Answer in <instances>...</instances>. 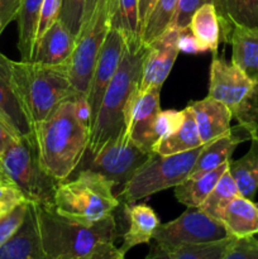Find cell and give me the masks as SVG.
<instances>
[{
    "instance_id": "obj_1",
    "label": "cell",
    "mask_w": 258,
    "mask_h": 259,
    "mask_svg": "<svg viewBox=\"0 0 258 259\" xmlns=\"http://www.w3.org/2000/svg\"><path fill=\"white\" fill-rule=\"evenodd\" d=\"M91 128L77 118L73 100L61 103L34 125L42 166L57 182L66 181L88 152Z\"/></svg>"
},
{
    "instance_id": "obj_2",
    "label": "cell",
    "mask_w": 258,
    "mask_h": 259,
    "mask_svg": "<svg viewBox=\"0 0 258 259\" xmlns=\"http://www.w3.org/2000/svg\"><path fill=\"white\" fill-rule=\"evenodd\" d=\"M46 259H81L101 244H114L119 237L114 215L83 225L57 214L55 207L34 204Z\"/></svg>"
},
{
    "instance_id": "obj_3",
    "label": "cell",
    "mask_w": 258,
    "mask_h": 259,
    "mask_svg": "<svg viewBox=\"0 0 258 259\" xmlns=\"http://www.w3.org/2000/svg\"><path fill=\"white\" fill-rule=\"evenodd\" d=\"M147 51L148 46L142 43V40H125L120 65L106 88L91 128L88 148L90 156L98 153L106 143L113 141L125 129L124 108L129 96L141 83Z\"/></svg>"
},
{
    "instance_id": "obj_4",
    "label": "cell",
    "mask_w": 258,
    "mask_h": 259,
    "mask_svg": "<svg viewBox=\"0 0 258 259\" xmlns=\"http://www.w3.org/2000/svg\"><path fill=\"white\" fill-rule=\"evenodd\" d=\"M12 70L15 90L33 126L45 120L61 103L80 96L71 83L68 63L12 61Z\"/></svg>"
},
{
    "instance_id": "obj_5",
    "label": "cell",
    "mask_w": 258,
    "mask_h": 259,
    "mask_svg": "<svg viewBox=\"0 0 258 259\" xmlns=\"http://www.w3.org/2000/svg\"><path fill=\"white\" fill-rule=\"evenodd\" d=\"M114 185L106 177L85 168L71 181L57 185L55 210L61 217L83 225H93L108 218L119 206Z\"/></svg>"
},
{
    "instance_id": "obj_6",
    "label": "cell",
    "mask_w": 258,
    "mask_h": 259,
    "mask_svg": "<svg viewBox=\"0 0 258 259\" xmlns=\"http://www.w3.org/2000/svg\"><path fill=\"white\" fill-rule=\"evenodd\" d=\"M0 171L33 204L55 207L56 181L42 166L35 139L17 138L0 156Z\"/></svg>"
},
{
    "instance_id": "obj_7",
    "label": "cell",
    "mask_w": 258,
    "mask_h": 259,
    "mask_svg": "<svg viewBox=\"0 0 258 259\" xmlns=\"http://www.w3.org/2000/svg\"><path fill=\"white\" fill-rule=\"evenodd\" d=\"M209 96L220 101L232 111L238 124L258 138V80L214 56L210 66Z\"/></svg>"
},
{
    "instance_id": "obj_8",
    "label": "cell",
    "mask_w": 258,
    "mask_h": 259,
    "mask_svg": "<svg viewBox=\"0 0 258 259\" xmlns=\"http://www.w3.org/2000/svg\"><path fill=\"white\" fill-rule=\"evenodd\" d=\"M202 148L204 146L171 156H161L153 152L124 185L120 194L116 196L119 202L133 205L138 200L169 187H176L191 175Z\"/></svg>"
},
{
    "instance_id": "obj_9",
    "label": "cell",
    "mask_w": 258,
    "mask_h": 259,
    "mask_svg": "<svg viewBox=\"0 0 258 259\" xmlns=\"http://www.w3.org/2000/svg\"><path fill=\"white\" fill-rule=\"evenodd\" d=\"M111 0H99L90 20L76 37L75 50L68 62L73 89L80 96H88L89 85L100 48L110 29Z\"/></svg>"
},
{
    "instance_id": "obj_10",
    "label": "cell",
    "mask_w": 258,
    "mask_h": 259,
    "mask_svg": "<svg viewBox=\"0 0 258 259\" xmlns=\"http://www.w3.org/2000/svg\"><path fill=\"white\" fill-rule=\"evenodd\" d=\"M228 237L230 234L222 222L205 214L199 207H187L177 219L159 225L153 242L169 250L179 245L217 242Z\"/></svg>"
},
{
    "instance_id": "obj_11",
    "label": "cell",
    "mask_w": 258,
    "mask_h": 259,
    "mask_svg": "<svg viewBox=\"0 0 258 259\" xmlns=\"http://www.w3.org/2000/svg\"><path fill=\"white\" fill-rule=\"evenodd\" d=\"M151 154L136 146L124 129L98 153L91 156L88 168L103 175L113 182L114 187L124 186Z\"/></svg>"
},
{
    "instance_id": "obj_12",
    "label": "cell",
    "mask_w": 258,
    "mask_h": 259,
    "mask_svg": "<svg viewBox=\"0 0 258 259\" xmlns=\"http://www.w3.org/2000/svg\"><path fill=\"white\" fill-rule=\"evenodd\" d=\"M161 89L151 86L141 91L139 86L132 93L124 108V125L131 141L148 153H153L156 143L154 121L161 111Z\"/></svg>"
},
{
    "instance_id": "obj_13",
    "label": "cell",
    "mask_w": 258,
    "mask_h": 259,
    "mask_svg": "<svg viewBox=\"0 0 258 259\" xmlns=\"http://www.w3.org/2000/svg\"><path fill=\"white\" fill-rule=\"evenodd\" d=\"M124 48H125V38L118 29L110 27L98 55L89 85L88 96H86L93 111V124L95 121L106 88L120 65Z\"/></svg>"
},
{
    "instance_id": "obj_14",
    "label": "cell",
    "mask_w": 258,
    "mask_h": 259,
    "mask_svg": "<svg viewBox=\"0 0 258 259\" xmlns=\"http://www.w3.org/2000/svg\"><path fill=\"white\" fill-rule=\"evenodd\" d=\"M181 30L179 28L168 27L158 38L149 43L143 61L139 90L144 91L151 86L162 88L181 51L179 46Z\"/></svg>"
},
{
    "instance_id": "obj_15",
    "label": "cell",
    "mask_w": 258,
    "mask_h": 259,
    "mask_svg": "<svg viewBox=\"0 0 258 259\" xmlns=\"http://www.w3.org/2000/svg\"><path fill=\"white\" fill-rule=\"evenodd\" d=\"M0 120L18 138L35 139L34 126L23 108L13 80L12 60L0 52Z\"/></svg>"
},
{
    "instance_id": "obj_16",
    "label": "cell",
    "mask_w": 258,
    "mask_h": 259,
    "mask_svg": "<svg viewBox=\"0 0 258 259\" xmlns=\"http://www.w3.org/2000/svg\"><path fill=\"white\" fill-rule=\"evenodd\" d=\"M0 259H46L33 202L28 204L19 229L0 247Z\"/></svg>"
},
{
    "instance_id": "obj_17",
    "label": "cell",
    "mask_w": 258,
    "mask_h": 259,
    "mask_svg": "<svg viewBox=\"0 0 258 259\" xmlns=\"http://www.w3.org/2000/svg\"><path fill=\"white\" fill-rule=\"evenodd\" d=\"M75 43V35L57 19L43 33L42 37L37 39L32 61L45 65H65L70 62Z\"/></svg>"
},
{
    "instance_id": "obj_18",
    "label": "cell",
    "mask_w": 258,
    "mask_h": 259,
    "mask_svg": "<svg viewBox=\"0 0 258 259\" xmlns=\"http://www.w3.org/2000/svg\"><path fill=\"white\" fill-rule=\"evenodd\" d=\"M194 113L197 131L202 144H206L230 131L233 114L227 105L206 96L199 101H192L189 105Z\"/></svg>"
},
{
    "instance_id": "obj_19",
    "label": "cell",
    "mask_w": 258,
    "mask_h": 259,
    "mask_svg": "<svg viewBox=\"0 0 258 259\" xmlns=\"http://www.w3.org/2000/svg\"><path fill=\"white\" fill-rule=\"evenodd\" d=\"M248 139H252V133L245 126L238 124L224 136L204 144V148L201 149L199 157H197L191 175L211 171V169L222 166L225 162H229L238 144L248 141Z\"/></svg>"
},
{
    "instance_id": "obj_20",
    "label": "cell",
    "mask_w": 258,
    "mask_h": 259,
    "mask_svg": "<svg viewBox=\"0 0 258 259\" xmlns=\"http://www.w3.org/2000/svg\"><path fill=\"white\" fill-rule=\"evenodd\" d=\"M128 219V229L123 234V244L120 250L128 253L134 247L141 244H149L153 240V235L161 225L159 218L149 205L133 204L124 205Z\"/></svg>"
},
{
    "instance_id": "obj_21",
    "label": "cell",
    "mask_w": 258,
    "mask_h": 259,
    "mask_svg": "<svg viewBox=\"0 0 258 259\" xmlns=\"http://www.w3.org/2000/svg\"><path fill=\"white\" fill-rule=\"evenodd\" d=\"M220 23V40L228 42L237 25L258 29V0H215Z\"/></svg>"
},
{
    "instance_id": "obj_22",
    "label": "cell",
    "mask_w": 258,
    "mask_h": 259,
    "mask_svg": "<svg viewBox=\"0 0 258 259\" xmlns=\"http://www.w3.org/2000/svg\"><path fill=\"white\" fill-rule=\"evenodd\" d=\"M228 43L232 45L230 63L258 80V29L237 25L230 32Z\"/></svg>"
},
{
    "instance_id": "obj_23",
    "label": "cell",
    "mask_w": 258,
    "mask_h": 259,
    "mask_svg": "<svg viewBox=\"0 0 258 259\" xmlns=\"http://www.w3.org/2000/svg\"><path fill=\"white\" fill-rule=\"evenodd\" d=\"M220 222L233 237H253L258 233V209L252 200L239 195L227 205Z\"/></svg>"
},
{
    "instance_id": "obj_24",
    "label": "cell",
    "mask_w": 258,
    "mask_h": 259,
    "mask_svg": "<svg viewBox=\"0 0 258 259\" xmlns=\"http://www.w3.org/2000/svg\"><path fill=\"white\" fill-rule=\"evenodd\" d=\"M228 168L229 162H225L211 171L191 175L185 181L174 187L175 197L180 204L186 207H200Z\"/></svg>"
},
{
    "instance_id": "obj_25",
    "label": "cell",
    "mask_w": 258,
    "mask_h": 259,
    "mask_svg": "<svg viewBox=\"0 0 258 259\" xmlns=\"http://www.w3.org/2000/svg\"><path fill=\"white\" fill-rule=\"evenodd\" d=\"M189 29L200 52H212L217 56L220 42V23L214 4H205L195 12Z\"/></svg>"
},
{
    "instance_id": "obj_26",
    "label": "cell",
    "mask_w": 258,
    "mask_h": 259,
    "mask_svg": "<svg viewBox=\"0 0 258 259\" xmlns=\"http://www.w3.org/2000/svg\"><path fill=\"white\" fill-rule=\"evenodd\" d=\"M184 111L185 118L181 125L174 133L156 142L153 147L154 153L161 154V156H171V154L182 153V152L191 151L197 147L204 146L200 139L194 113L189 106H186Z\"/></svg>"
},
{
    "instance_id": "obj_27",
    "label": "cell",
    "mask_w": 258,
    "mask_h": 259,
    "mask_svg": "<svg viewBox=\"0 0 258 259\" xmlns=\"http://www.w3.org/2000/svg\"><path fill=\"white\" fill-rule=\"evenodd\" d=\"M43 0H23L18 12V50L22 61H32Z\"/></svg>"
},
{
    "instance_id": "obj_28",
    "label": "cell",
    "mask_w": 258,
    "mask_h": 259,
    "mask_svg": "<svg viewBox=\"0 0 258 259\" xmlns=\"http://www.w3.org/2000/svg\"><path fill=\"white\" fill-rule=\"evenodd\" d=\"M247 153L237 161H229V172L242 196L253 200L258 191V138L250 139Z\"/></svg>"
},
{
    "instance_id": "obj_29",
    "label": "cell",
    "mask_w": 258,
    "mask_h": 259,
    "mask_svg": "<svg viewBox=\"0 0 258 259\" xmlns=\"http://www.w3.org/2000/svg\"><path fill=\"white\" fill-rule=\"evenodd\" d=\"M110 24L123 34L126 42L141 40L139 0H111Z\"/></svg>"
},
{
    "instance_id": "obj_30",
    "label": "cell",
    "mask_w": 258,
    "mask_h": 259,
    "mask_svg": "<svg viewBox=\"0 0 258 259\" xmlns=\"http://www.w3.org/2000/svg\"><path fill=\"white\" fill-rule=\"evenodd\" d=\"M179 0H156L142 28L141 40L148 46L171 25Z\"/></svg>"
},
{
    "instance_id": "obj_31",
    "label": "cell",
    "mask_w": 258,
    "mask_h": 259,
    "mask_svg": "<svg viewBox=\"0 0 258 259\" xmlns=\"http://www.w3.org/2000/svg\"><path fill=\"white\" fill-rule=\"evenodd\" d=\"M239 195V189H238L237 184H235L234 179H233L232 174L228 168L199 209L220 222V217H222L227 205Z\"/></svg>"
},
{
    "instance_id": "obj_32",
    "label": "cell",
    "mask_w": 258,
    "mask_h": 259,
    "mask_svg": "<svg viewBox=\"0 0 258 259\" xmlns=\"http://www.w3.org/2000/svg\"><path fill=\"white\" fill-rule=\"evenodd\" d=\"M237 238L230 235L217 242L184 244L169 249L171 259H223L225 257Z\"/></svg>"
},
{
    "instance_id": "obj_33",
    "label": "cell",
    "mask_w": 258,
    "mask_h": 259,
    "mask_svg": "<svg viewBox=\"0 0 258 259\" xmlns=\"http://www.w3.org/2000/svg\"><path fill=\"white\" fill-rule=\"evenodd\" d=\"M85 4L86 0H62V8L58 19L70 29L75 37H77L80 33Z\"/></svg>"
},
{
    "instance_id": "obj_34",
    "label": "cell",
    "mask_w": 258,
    "mask_h": 259,
    "mask_svg": "<svg viewBox=\"0 0 258 259\" xmlns=\"http://www.w3.org/2000/svg\"><path fill=\"white\" fill-rule=\"evenodd\" d=\"M28 201L24 194L10 180L0 177V218Z\"/></svg>"
},
{
    "instance_id": "obj_35",
    "label": "cell",
    "mask_w": 258,
    "mask_h": 259,
    "mask_svg": "<svg viewBox=\"0 0 258 259\" xmlns=\"http://www.w3.org/2000/svg\"><path fill=\"white\" fill-rule=\"evenodd\" d=\"M185 118L184 110H164L159 111L157 115L156 121H154L153 134L154 139L159 141L163 137H167L168 134L174 133L177 128L182 124ZM156 144V143H154Z\"/></svg>"
},
{
    "instance_id": "obj_36",
    "label": "cell",
    "mask_w": 258,
    "mask_h": 259,
    "mask_svg": "<svg viewBox=\"0 0 258 259\" xmlns=\"http://www.w3.org/2000/svg\"><path fill=\"white\" fill-rule=\"evenodd\" d=\"M28 204H29V201L23 202L14 210H12L9 214L0 218V247L19 229L23 220H24L25 214H27Z\"/></svg>"
},
{
    "instance_id": "obj_37",
    "label": "cell",
    "mask_w": 258,
    "mask_h": 259,
    "mask_svg": "<svg viewBox=\"0 0 258 259\" xmlns=\"http://www.w3.org/2000/svg\"><path fill=\"white\" fill-rule=\"evenodd\" d=\"M215 0H179L176 13L169 27L186 29L189 28L192 15L205 4H214Z\"/></svg>"
},
{
    "instance_id": "obj_38",
    "label": "cell",
    "mask_w": 258,
    "mask_h": 259,
    "mask_svg": "<svg viewBox=\"0 0 258 259\" xmlns=\"http://www.w3.org/2000/svg\"><path fill=\"white\" fill-rule=\"evenodd\" d=\"M223 259H258V242L253 237L237 238Z\"/></svg>"
},
{
    "instance_id": "obj_39",
    "label": "cell",
    "mask_w": 258,
    "mask_h": 259,
    "mask_svg": "<svg viewBox=\"0 0 258 259\" xmlns=\"http://www.w3.org/2000/svg\"><path fill=\"white\" fill-rule=\"evenodd\" d=\"M61 8H62V0H43L39 23H38L37 39H39L43 33L58 19Z\"/></svg>"
},
{
    "instance_id": "obj_40",
    "label": "cell",
    "mask_w": 258,
    "mask_h": 259,
    "mask_svg": "<svg viewBox=\"0 0 258 259\" xmlns=\"http://www.w3.org/2000/svg\"><path fill=\"white\" fill-rule=\"evenodd\" d=\"M22 2L23 0H0V20L3 29L17 19Z\"/></svg>"
},
{
    "instance_id": "obj_41",
    "label": "cell",
    "mask_w": 258,
    "mask_h": 259,
    "mask_svg": "<svg viewBox=\"0 0 258 259\" xmlns=\"http://www.w3.org/2000/svg\"><path fill=\"white\" fill-rule=\"evenodd\" d=\"M81 259H125V253L121 252L120 248H116L111 243H106Z\"/></svg>"
},
{
    "instance_id": "obj_42",
    "label": "cell",
    "mask_w": 258,
    "mask_h": 259,
    "mask_svg": "<svg viewBox=\"0 0 258 259\" xmlns=\"http://www.w3.org/2000/svg\"><path fill=\"white\" fill-rule=\"evenodd\" d=\"M17 138L18 137L15 136V134L13 133L2 120H0V156L4 153V151L8 148V146Z\"/></svg>"
},
{
    "instance_id": "obj_43",
    "label": "cell",
    "mask_w": 258,
    "mask_h": 259,
    "mask_svg": "<svg viewBox=\"0 0 258 259\" xmlns=\"http://www.w3.org/2000/svg\"><path fill=\"white\" fill-rule=\"evenodd\" d=\"M146 259H171V254L166 248L154 242L153 244H151V249H149Z\"/></svg>"
},
{
    "instance_id": "obj_44",
    "label": "cell",
    "mask_w": 258,
    "mask_h": 259,
    "mask_svg": "<svg viewBox=\"0 0 258 259\" xmlns=\"http://www.w3.org/2000/svg\"><path fill=\"white\" fill-rule=\"evenodd\" d=\"M154 2H156V0H139V19H141L142 28H143L144 22H146L147 17H148L152 7H153Z\"/></svg>"
},
{
    "instance_id": "obj_45",
    "label": "cell",
    "mask_w": 258,
    "mask_h": 259,
    "mask_svg": "<svg viewBox=\"0 0 258 259\" xmlns=\"http://www.w3.org/2000/svg\"><path fill=\"white\" fill-rule=\"evenodd\" d=\"M3 30H4V29H3V27H2V20H0V34H2V33H3Z\"/></svg>"
},
{
    "instance_id": "obj_46",
    "label": "cell",
    "mask_w": 258,
    "mask_h": 259,
    "mask_svg": "<svg viewBox=\"0 0 258 259\" xmlns=\"http://www.w3.org/2000/svg\"><path fill=\"white\" fill-rule=\"evenodd\" d=\"M253 238H254V239L257 240V242H258V233H257V234H254V235H253Z\"/></svg>"
},
{
    "instance_id": "obj_47",
    "label": "cell",
    "mask_w": 258,
    "mask_h": 259,
    "mask_svg": "<svg viewBox=\"0 0 258 259\" xmlns=\"http://www.w3.org/2000/svg\"><path fill=\"white\" fill-rule=\"evenodd\" d=\"M0 177H2V179H7V177H5L4 175H3V172H2V171H0Z\"/></svg>"
},
{
    "instance_id": "obj_48",
    "label": "cell",
    "mask_w": 258,
    "mask_h": 259,
    "mask_svg": "<svg viewBox=\"0 0 258 259\" xmlns=\"http://www.w3.org/2000/svg\"><path fill=\"white\" fill-rule=\"evenodd\" d=\"M255 206H257V209H258V202H257V204H255Z\"/></svg>"
}]
</instances>
